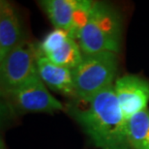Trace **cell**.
I'll return each mask as SVG.
<instances>
[{"label":"cell","instance_id":"5","mask_svg":"<svg viewBox=\"0 0 149 149\" xmlns=\"http://www.w3.org/2000/svg\"><path fill=\"white\" fill-rule=\"evenodd\" d=\"M1 97L17 113H53L66 109L50 94L39 76Z\"/></svg>","mask_w":149,"mask_h":149},{"label":"cell","instance_id":"10","mask_svg":"<svg viewBox=\"0 0 149 149\" xmlns=\"http://www.w3.org/2000/svg\"><path fill=\"white\" fill-rule=\"evenodd\" d=\"M37 69L39 77L47 88L76 99L73 74L70 69L52 63L43 55L38 58Z\"/></svg>","mask_w":149,"mask_h":149},{"label":"cell","instance_id":"8","mask_svg":"<svg viewBox=\"0 0 149 149\" xmlns=\"http://www.w3.org/2000/svg\"><path fill=\"white\" fill-rule=\"evenodd\" d=\"M113 91L127 120L146 109L149 102V82L136 74H124L114 81Z\"/></svg>","mask_w":149,"mask_h":149},{"label":"cell","instance_id":"2","mask_svg":"<svg viewBox=\"0 0 149 149\" xmlns=\"http://www.w3.org/2000/svg\"><path fill=\"white\" fill-rule=\"evenodd\" d=\"M122 19L118 11L104 2H95L77 42L83 54L113 52L121 49Z\"/></svg>","mask_w":149,"mask_h":149},{"label":"cell","instance_id":"6","mask_svg":"<svg viewBox=\"0 0 149 149\" xmlns=\"http://www.w3.org/2000/svg\"><path fill=\"white\" fill-rule=\"evenodd\" d=\"M54 29L67 32L77 41L94 1L90 0H44L39 2Z\"/></svg>","mask_w":149,"mask_h":149},{"label":"cell","instance_id":"3","mask_svg":"<svg viewBox=\"0 0 149 149\" xmlns=\"http://www.w3.org/2000/svg\"><path fill=\"white\" fill-rule=\"evenodd\" d=\"M117 70L116 53L83 54L81 62L72 71L76 99L87 103L102 91L112 87Z\"/></svg>","mask_w":149,"mask_h":149},{"label":"cell","instance_id":"7","mask_svg":"<svg viewBox=\"0 0 149 149\" xmlns=\"http://www.w3.org/2000/svg\"><path fill=\"white\" fill-rule=\"evenodd\" d=\"M39 47L41 55L71 71L76 69L83 58L79 42L60 29H53L47 33Z\"/></svg>","mask_w":149,"mask_h":149},{"label":"cell","instance_id":"4","mask_svg":"<svg viewBox=\"0 0 149 149\" xmlns=\"http://www.w3.org/2000/svg\"><path fill=\"white\" fill-rule=\"evenodd\" d=\"M40 55L39 43L26 37L0 62L1 96L39 76L37 62Z\"/></svg>","mask_w":149,"mask_h":149},{"label":"cell","instance_id":"1","mask_svg":"<svg viewBox=\"0 0 149 149\" xmlns=\"http://www.w3.org/2000/svg\"><path fill=\"white\" fill-rule=\"evenodd\" d=\"M80 109L69 104L66 111L99 149H132L128 139L127 118L122 112L113 86L96 95Z\"/></svg>","mask_w":149,"mask_h":149},{"label":"cell","instance_id":"9","mask_svg":"<svg viewBox=\"0 0 149 149\" xmlns=\"http://www.w3.org/2000/svg\"><path fill=\"white\" fill-rule=\"evenodd\" d=\"M23 34L19 12L13 3L0 1V62L22 43Z\"/></svg>","mask_w":149,"mask_h":149},{"label":"cell","instance_id":"11","mask_svg":"<svg viewBox=\"0 0 149 149\" xmlns=\"http://www.w3.org/2000/svg\"><path fill=\"white\" fill-rule=\"evenodd\" d=\"M128 139L132 149H149V111L131 116L127 122Z\"/></svg>","mask_w":149,"mask_h":149}]
</instances>
